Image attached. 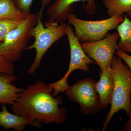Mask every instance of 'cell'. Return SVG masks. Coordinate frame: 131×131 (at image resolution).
Wrapping results in <instances>:
<instances>
[{"label": "cell", "mask_w": 131, "mask_h": 131, "mask_svg": "<svg viewBox=\"0 0 131 131\" xmlns=\"http://www.w3.org/2000/svg\"><path fill=\"white\" fill-rule=\"evenodd\" d=\"M28 15L20 11L13 0H0V20H23Z\"/></svg>", "instance_id": "cell-14"}, {"label": "cell", "mask_w": 131, "mask_h": 131, "mask_svg": "<svg viewBox=\"0 0 131 131\" xmlns=\"http://www.w3.org/2000/svg\"><path fill=\"white\" fill-rule=\"evenodd\" d=\"M52 91L41 81L28 86L12 105L13 113L24 117L28 125L35 127L52 123L64 124L67 110L59 107L63 103L62 97H56Z\"/></svg>", "instance_id": "cell-1"}, {"label": "cell", "mask_w": 131, "mask_h": 131, "mask_svg": "<svg viewBox=\"0 0 131 131\" xmlns=\"http://www.w3.org/2000/svg\"><path fill=\"white\" fill-rule=\"evenodd\" d=\"M107 9L110 17L121 16L127 13L129 18H131V0H102Z\"/></svg>", "instance_id": "cell-15"}, {"label": "cell", "mask_w": 131, "mask_h": 131, "mask_svg": "<svg viewBox=\"0 0 131 131\" xmlns=\"http://www.w3.org/2000/svg\"><path fill=\"white\" fill-rule=\"evenodd\" d=\"M96 83L93 78H87L69 86L65 92L70 100L79 104L81 112L86 115L96 114L102 110Z\"/></svg>", "instance_id": "cell-7"}, {"label": "cell", "mask_w": 131, "mask_h": 131, "mask_svg": "<svg viewBox=\"0 0 131 131\" xmlns=\"http://www.w3.org/2000/svg\"><path fill=\"white\" fill-rule=\"evenodd\" d=\"M116 52L118 56L120 57L125 62L126 65L131 70V55H129L127 52L122 51L120 49L117 50Z\"/></svg>", "instance_id": "cell-19"}, {"label": "cell", "mask_w": 131, "mask_h": 131, "mask_svg": "<svg viewBox=\"0 0 131 131\" xmlns=\"http://www.w3.org/2000/svg\"><path fill=\"white\" fill-rule=\"evenodd\" d=\"M114 81V89L111 107L103 124L102 131L105 130L114 115L124 110L130 116L131 109V70L122 62L119 57L114 56L111 65Z\"/></svg>", "instance_id": "cell-2"}, {"label": "cell", "mask_w": 131, "mask_h": 131, "mask_svg": "<svg viewBox=\"0 0 131 131\" xmlns=\"http://www.w3.org/2000/svg\"><path fill=\"white\" fill-rule=\"evenodd\" d=\"M119 39L118 34L115 32L107 34L101 40L84 42L81 45L87 56L96 63L102 71L111 67L115 52L119 49L117 43Z\"/></svg>", "instance_id": "cell-8"}, {"label": "cell", "mask_w": 131, "mask_h": 131, "mask_svg": "<svg viewBox=\"0 0 131 131\" xmlns=\"http://www.w3.org/2000/svg\"><path fill=\"white\" fill-rule=\"evenodd\" d=\"M37 21V15L30 14L0 44V54L6 61L13 63L19 60L32 37L31 30Z\"/></svg>", "instance_id": "cell-4"}, {"label": "cell", "mask_w": 131, "mask_h": 131, "mask_svg": "<svg viewBox=\"0 0 131 131\" xmlns=\"http://www.w3.org/2000/svg\"><path fill=\"white\" fill-rule=\"evenodd\" d=\"M43 11L41 10L37 15L38 21L36 25L31 31L32 37L35 38L32 45L27 46L25 50L35 49L36 56L31 67L28 70V75H32L40 66L42 58L46 52L54 43L66 35V25L65 22L58 24H42L41 18Z\"/></svg>", "instance_id": "cell-3"}, {"label": "cell", "mask_w": 131, "mask_h": 131, "mask_svg": "<svg viewBox=\"0 0 131 131\" xmlns=\"http://www.w3.org/2000/svg\"><path fill=\"white\" fill-rule=\"evenodd\" d=\"M117 30L120 38L118 43L119 49L131 53V20L127 14L125 15L123 21L118 25Z\"/></svg>", "instance_id": "cell-13"}, {"label": "cell", "mask_w": 131, "mask_h": 131, "mask_svg": "<svg viewBox=\"0 0 131 131\" xmlns=\"http://www.w3.org/2000/svg\"><path fill=\"white\" fill-rule=\"evenodd\" d=\"M34 0H13L16 7L20 12L27 14H30V9Z\"/></svg>", "instance_id": "cell-17"}, {"label": "cell", "mask_w": 131, "mask_h": 131, "mask_svg": "<svg viewBox=\"0 0 131 131\" xmlns=\"http://www.w3.org/2000/svg\"><path fill=\"white\" fill-rule=\"evenodd\" d=\"M66 31L70 48L69 66L67 73L62 78L55 82L48 84L49 88L52 90V94L55 96L60 93H65L69 86L67 82L68 77L74 71L80 70L83 72H88L89 71L90 64L97 65L96 63L89 57L84 51L73 28L68 24L66 25Z\"/></svg>", "instance_id": "cell-6"}, {"label": "cell", "mask_w": 131, "mask_h": 131, "mask_svg": "<svg viewBox=\"0 0 131 131\" xmlns=\"http://www.w3.org/2000/svg\"><path fill=\"white\" fill-rule=\"evenodd\" d=\"M0 111V126L5 130L13 129L16 131L24 130L27 122L24 117L11 113L7 109L5 104H2Z\"/></svg>", "instance_id": "cell-12"}, {"label": "cell", "mask_w": 131, "mask_h": 131, "mask_svg": "<svg viewBox=\"0 0 131 131\" xmlns=\"http://www.w3.org/2000/svg\"><path fill=\"white\" fill-rule=\"evenodd\" d=\"M24 20H0V44L3 42L9 33L18 26Z\"/></svg>", "instance_id": "cell-16"}, {"label": "cell", "mask_w": 131, "mask_h": 131, "mask_svg": "<svg viewBox=\"0 0 131 131\" xmlns=\"http://www.w3.org/2000/svg\"><path fill=\"white\" fill-rule=\"evenodd\" d=\"M87 2L84 11L89 15L93 14L96 9L95 0H56L49 6L47 11L49 20L47 24H58L66 21L74 10L73 4L78 2Z\"/></svg>", "instance_id": "cell-9"}, {"label": "cell", "mask_w": 131, "mask_h": 131, "mask_svg": "<svg viewBox=\"0 0 131 131\" xmlns=\"http://www.w3.org/2000/svg\"><path fill=\"white\" fill-rule=\"evenodd\" d=\"M129 119L123 125V130L124 131H131V109Z\"/></svg>", "instance_id": "cell-20"}, {"label": "cell", "mask_w": 131, "mask_h": 131, "mask_svg": "<svg viewBox=\"0 0 131 131\" xmlns=\"http://www.w3.org/2000/svg\"><path fill=\"white\" fill-rule=\"evenodd\" d=\"M100 76V80L96 83L95 87L100 97L102 110H105L111 105L113 92V78L111 67L101 71Z\"/></svg>", "instance_id": "cell-10"}, {"label": "cell", "mask_w": 131, "mask_h": 131, "mask_svg": "<svg viewBox=\"0 0 131 131\" xmlns=\"http://www.w3.org/2000/svg\"><path fill=\"white\" fill-rule=\"evenodd\" d=\"M122 15L114 16L98 21L83 20L72 13L68 17V24L74 28L75 34L80 42H94L105 37L109 31L117 29L124 20Z\"/></svg>", "instance_id": "cell-5"}, {"label": "cell", "mask_w": 131, "mask_h": 131, "mask_svg": "<svg viewBox=\"0 0 131 131\" xmlns=\"http://www.w3.org/2000/svg\"><path fill=\"white\" fill-rule=\"evenodd\" d=\"M17 79L14 74H0V103L13 105L25 89L13 85Z\"/></svg>", "instance_id": "cell-11"}, {"label": "cell", "mask_w": 131, "mask_h": 131, "mask_svg": "<svg viewBox=\"0 0 131 131\" xmlns=\"http://www.w3.org/2000/svg\"><path fill=\"white\" fill-rule=\"evenodd\" d=\"M14 69V64L6 61L0 54V74H13Z\"/></svg>", "instance_id": "cell-18"}]
</instances>
